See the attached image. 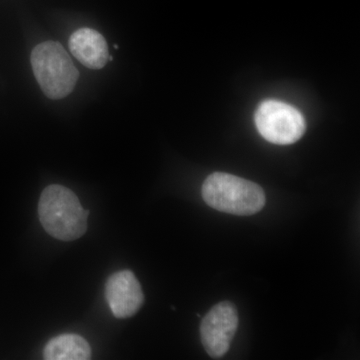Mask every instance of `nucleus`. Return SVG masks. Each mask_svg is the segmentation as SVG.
Masks as SVG:
<instances>
[{
    "label": "nucleus",
    "instance_id": "7ed1b4c3",
    "mask_svg": "<svg viewBox=\"0 0 360 360\" xmlns=\"http://www.w3.org/2000/svg\"><path fill=\"white\" fill-rule=\"evenodd\" d=\"M32 65L42 91L52 99L68 96L79 77L72 59L58 42L37 45L32 53Z\"/></svg>",
    "mask_w": 360,
    "mask_h": 360
},
{
    "label": "nucleus",
    "instance_id": "39448f33",
    "mask_svg": "<svg viewBox=\"0 0 360 360\" xmlns=\"http://www.w3.org/2000/svg\"><path fill=\"white\" fill-rule=\"evenodd\" d=\"M238 328V309L229 302L217 303L201 321L200 338L205 352L219 359L231 347Z\"/></svg>",
    "mask_w": 360,
    "mask_h": 360
},
{
    "label": "nucleus",
    "instance_id": "0eeeda50",
    "mask_svg": "<svg viewBox=\"0 0 360 360\" xmlns=\"http://www.w3.org/2000/svg\"><path fill=\"white\" fill-rule=\"evenodd\" d=\"M70 49L75 58L90 70H101L108 61V47L101 33L90 28H82L73 33Z\"/></svg>",
    "mask_w": 360,
    "mask_h": 360
},
{
    "label": "nucleus",
    "instance_id": "6e6552de",
    "mask_svg": "<svg viewBox=\"0 0 360 360\" xmlns=\"http://www.w3.org/2000/svg\"><path fill=\"white\" fill-rule=\"evenodd\" d=\"M44 356L47 360H87L91 357V348L82 336L65 333L47 342Z\"/></svg>",
    "mask_w": 360,
    "mask_h": 360
},
{
    "label": "nucleus",
    "instance_id": "20e7f679",
    "mask_svg": "<svg viewBox=\"0 0 360 360\" xmlns=\"http://www.w3.org/2000/svg\"><path fill=\"white\" fill-rule=\"evenodd\" d=\"M255 122L265 141L277 146L295 143L307 129V122L300 110L274 99H267L258 105Z\"/></svg>",
    "mask_w": 360,
    "mask_h": 360
},
{
    "label": "nucleus",
    "instance_id": "423d86ee",
    "mask_svg": "<svg viewBox=\"0 0 360 360\" xmlns=\"http://www.w3.org/2000/svg\"><path fill=\"white\" fill-rule=\"evenodd\" d=\"M105 298L116 319L134 316L144 302L141 283L130 270L115 272L108 278Z\"/></svg>",
    "mask_w": 360,
    "mask_h": 360
},
{
    "label": "nucleus",
    "instance_id": "f257e3e1",
    "mask_svg": "<svg viewBox=\"0 0 360 360\" xmlns=\"http://www.w3.org/2000/svg\"><path fill=\"white\" fill-rule=\"evenodd\" d=\"M39 215L40 224L49 236L59 240L73 241L86 232L89 212L84 210L70 188L53 184L42 191Z\"/></svg>",
    "mask_w": 360,
    "mask_h": 360
},
{
    "label": "nucleus",
    "instance_id": "f03ea898",
    "mask_svg": "<svg viewBox=\"0 0 360 360\" xmlns=\"http://www.w3.org/2000/svg\"><path fill=\"white\" fill-rule=\"evenodd\" d=\"M202 198L210 207L240 217L259 212L266 201L258 184L225 172H214L205 180Z\"/></svg>",
    "mask_w": 360,
    "mask_h": 360
}]
</instances>
